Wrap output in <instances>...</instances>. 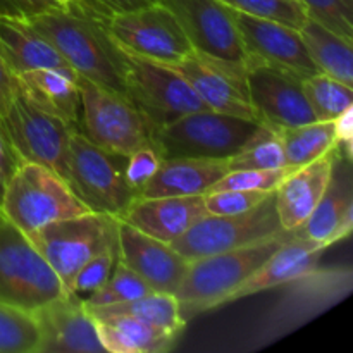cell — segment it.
<instances>
[{
	"label": "cell",
	"mask_w": 353,
	"mask_h": 353,
	"mask_svg": "<svg viewBox=\"0 0 353 353\" xmlns=\"http://www.w3.org/2000/svg\"><path fill=\"white\" fill-rule=\"evenodd\" d=\"M26 23L54 45L79 78L126 97L124 50L109 34L105 19L79 0H68Z\"/></svg>",
	"instance_id": "obj_1"
},
{
	"label": "cell",
	"mask_w": 353,
	"mask_h": 353,
	"mask_svg": "<svg viewBox=\"0 0 353 353\" xmlns=\"http://www.w3.org/2000/svg\"><path fill=\"white\" fill-rule=\"evenodd\" d=\"M292 238V231H281L245 247L190 261L185 278L174 292L183 319L188 323L199 314L224 305L228 295Z\"/></svg>",
	"instance_id": "obj_2"
},
{
	"label": "cell",
	"mask_w": 353,
	"mask_h": 353,
	"mask_svg": "<svg viewBox=\"0 0 353 353\" xmlns=\"http://www.w3.org/2000/svg\"><path fill=\"white\" fill-rule=\"evenodd\" d=\"M281 286L285 292L245 350H261L274 343L347 299L353 288V272L350 268L321 269L317 265Z\"/></svg>",
	"instance_id": "obj_3"
},
{
	"label": "cell",
	"mask_w": 353,
	"mask_h": 353,
	"mask_svg": "<svg viewBox=\"0 0 353 353\" xmlns=\"http://www.w3.org/2000/svg\"><path fill=\"white\" fill-rule=\"evenodd\" d=\"M3 216L24 234L55 221L92 212L68 181L37 162H21L0 200Z\"/></svg>",
	"instance_id": "obj_4"
},
{
	"label": "cell",
	"mask_w": 353,
	"mask_h": 353,
	"mask_svg": "<svg viewBox=\"0 0 353 353\" xmlns=\"http://www.w3.org/2000/svg\"><path fill=\"white\" fill-rule=\"evenodd\" d=\"M126 157L97 147L81 131L69 138L64 179L92 212L119 219L140 193L126 179Z\"/></svg>",
	"instance_id": "obj_5"
},
{
	"label": "cell",
	"mask_w": 353,
	"mask_h": 353,
	"mask_svg": "<svg viewBox=\"0 0 353 353\" xmlns=\"http://www.w3.org/2000/svg\"><path fill=\"white\" fill-rule=\"evenodd\" d=\"M259 126L257 121L200 109L155 128L152 145L162 159H230Z\"/></svg>",
	"instance_id": "obj_6"
},
{
	"label": "cell",
	"mask_w": 353,
	"mask_h": 353,
	"mask_svg": "<svg viewBox=\"0 0 353 353\" xmlns=\"http://www.w3.org/2000/svg\"><path fill=\"white\" fill-rule=\"evenodd\" d=\"M117 224L119 219L109 214L86 212L55 221L26 236L57 274L65 295H71L79 269L107 248L117 247Z\"/></svg>",
	"instance_id": "obj_7"
},
{
	"label": "cell",
	"mask_w": 353,
	"mask_h": 353,
	"mask_svg": "<svg viewBox=\"0 0 353 353\" xmlns=\"http://www.w3.org/2000/svg\"><path fill=\"white\" fill-rule=\"evenodd\" d=\"M62 295L57 274L0 210V302L33 312Z\"/></svg>",
	"instance_id": "obj_8"
},
{
	"label": "cell",
	"mask_w": 353,
	"mask_h": 353,
	"mask_svg": "<svg viewBox=\"0 0 353 353\" xmlns=\"http://www.w3.org/2000/svg\"><path fill=\"white\" fill-rule=\"evenodd\" d=\"M79 131L92 143L123 157L150 143L155 128L126 97L85 78H79Z\"/></svg>",
	"instance_id": "obj_9"
},
{
	"label": "cell",
	"mask_w": 353,
	"mask_h": 353,
	"mask_svg": "<svg viewBox=\"0 0 353 353\" xmlns=\"http://www.w3.org/2000/svg\"><path fill=\"white\" fill-rule=\"evenodd\" d=\"M124 93L126 99L159 128L185 114L207 109L190 83L162 62L124 50Z\"/></svg>",
	"instance_id": "obj_10"
},
{
	"label": "cell",
	"mask_w": 353,
	"mask_h": 353,
	"mask_svg": "<svg viewBox=\"0 0 353 353\" xmlns=\"http://www.w3.org/2000/svg\"><path fill=\"white\" fill-rule=\"evenodd\" d=\"M274 192L247 212L234 216L207 214L169 245L190 262L276 236L285 230L276 210Z\"/></svg>",
	"instance_id": "obj_11"
},
{
	"label": "cell",
	"mask_w": 353,
	"mask_h": 353,
	"mask_svg": "<svg viewBox=\"0 0 353 353\" xmlns=\"http://www.w3.org/2000/svg\"><path fill=\"white\" fill-rule=\"evenodd\" d=\"M2 124L23 161L37 162L64 178L68 168L69 138L72 131L78 130L61 117L34 107L21 93L17 81L16 92Z\"/></svg>",
	"instance_id": "obj_12"
},
{
	"label": "cell",
	"mask_w": 353,
	"mask_h": 353,
	"mask_svg": "<svg viewBox=\"0 0 353 353\" xmlns=\"http://www.w3.org/2000/svg\"><path fill=\"white\" fill-rule=\"evenodd\" d=\"M105 24L123 50L150 61L172 64L193 52L179 21L164 3L117 14L105 19Z\"/></svg>",
	"instance_id": "obj_13"
},
{
	"label": "cell",
	"mask_w": 353,
	"mask_h": 353,
	"mask_svg": "<svg viewBox=\"0 0 353 353\" xmlns=\"http://www.w3.org/2000/svg\"><path fill=\"white\" fill-rule=\"evenodd\" d=\"M161 3L179 21L193 52L247 69L250 59L234 23L233 9L221 0H161Z\"/></svg>",
	"instance_id": "obj_14"
},
{
	"label": "cell",
	"mask_w": 353,
	"mask_h": 353,
	"mask_svg": "<svg viewBox=\"0 0 353 353\" xmlns=\"http://www.w3.org/2000/svg\"><path fill=\"white\" fill-rule=\"evenodd\" d=\"M245 78L250 103L261 124L288 128L316 121L299 76L264 62L250 61Z\"/></svg>",
	"instance_id": "obj_15"
},
{
	"label": "cell",
	"mask_w": 353,
	"mask_h": 353,
	"mask_svg": "<svg viewBox=\"0 0 353 353\" xmlns=\"http://www.w3.org/2000/svg\"><path fill=\"white\" fill-rule=\"evenodd\" d=\"M168 65L190 83L207 109L261 123L248 97L247 69L214 61L199 52H192Z\"/></svg>",
	"instance_id": "obj_16"
},
{
	"label": "cell",
	"mask_w": 353,
	"mask_h": 353,
	"mask_svg": "<svg viewBox=\"0 0 353 353\" xmlns=\"http://www.w3.org/2000/svg\"><path fill=\"white\" fill-rule=\"evenodd\" d=\"M353 230L352 147L334 145L330 181L309 219L292 231L295 238L331 247L350 236Z\"/></svg>",
	"instance_id": "obj_17"
},
{
	"label": "cell",
	"mask_w": 353,
	"mask_h": 353,
	"mask_svg": "<svg viewBox=\"0 0 353 353\" xmlns=\"http://www.w3.org/2000/svg\"><path fill=\"white\" fill-rule=\"evenodd\" d=\"M233 16L250 61L274 65L300 79L321 72L307 52L300 30L238 10H233Z\"/></svg>",
	"instance_id": "obj_18"
},
{
	"label": "cell",
	"mask_w": 353,
	"mask_h": 353,
	"mask_svg": "<svg viewBox=\"0 0 353 353\" xmlns=\"http://www.w3.org/2000/svg\"><path fill=\"white\" fill-rule=\"evenodd\" d=\"M38 326L37 353H103L95 319L78 295H62L33 312Z\"/></svg>",
	"instance_id": "obj_19"
},
{
	"label": "cell",
	"mask_w": 353,
	"mask_h": 353,
	"mask_svg": "<svg viewBox=\"0 0 353 353\" xmlns=\"http://www.w3.org/2000/svg\"><path fill=\"white\" fill-rule=\"evenodd\" d=\"M117 259L154 292L171 295L181 285L190 264L169 243L155 240L121 219L117 224Z\"/></svg>",
	"instance_id": "obj_20"
},
{
	"label": "cell",
	"mask_w": 353,
	"mask_h": 353,
	"mask_svg": "<svg viewBox=\"0 0 353 353\" xmlns=\"http://www.w3.org/2000/svg\"><path fill=\"white\" fill-rule=\"evenodd\" d=\"M203 216V195L138 196L119 219L155 240L172 243Z\"/></svg>",
	"instance_id": "obj_21"
},
{
	"label": "cell",
	"mask_w": 353,
	"mask_h": 353,
	"mask_svg": "<svg viewBox=\"0 0 353 353\" xmlns=\"http://www.w3.org/2000/svg\"><path fill=\"white\" fill-rule=\"evenodd\" d=\"M334 147L323 157L296 168L276 188V210L285 231L302 226L319 203L331 174Z\"/></svg>",
	"instance_id": "obj_22"
},
{
	"label": "cell",
	"mask_w": 353,
	"mask_h": 353,
	"mask_svg": "<svg viewBox=\"0 0 353 353\" xmlns=\"http://www.w3.org/2000/svg\"><path fill=\"white\" fill-rule=\"evenodd\" d=\"M21 93L38 109L57 116L79 131L81 90L72 69H33L16 76Z\"/></svg>",
	"instance_id": "obj_23"
},
{
	"label": "cell",
	"mask_w": 353,
	"mask_h": 353,
	"mask_svg": "<svg viewBox=\"0 0 353 353\" xmlns=\"http://www.w3.org/2000/svg\"><path fill=\"white\" fill-rule=\"evenodd\" d=\"M324 250L326 247L321 243L293 236L292 240L283 243L250 278L245 279L231 295H228L224 303L247 299L265 290L279 288L285 283L302 276L303 272L312 271L319 265L321 254Z\"/></svg>",
	"instance_id": "obj_24"
},
{
	"label": "cell",
	"mask_w": 353,
	"mask_h": 353,
	"mask_svg": "<svg viewBox=\"0 0 353 353\" xmlns=\"http://www.w3.org/2000/svg\"><path fill=\"white\" fill-rule=\"evenodd\" d=\"M228 171V159H162L140 196L205 195Z\"/></svg>",
	"instance_id": "obj_25"
},
{
	"label": "cell",
	"mask_w": 353,
	"mask_h": 353,
	"mask_svg": "<svg viewBox=\"0 0 353 353\" xmlns=\"http://www.w3.org/2000/svg\"><path fill=\"white\" fill-rule=\"evenodd\" d=\"M0 57L14 76L33 69H71L54 45L26 21L0 19Z\"/></svg>",
	"instance_id": "obj_26"
},
{
	"label": "cell",
	"mask_w": 353,
	"mask_h": 353,
	"mask_svg": "<svg viewBox=\"0 0 353 353\" xmlns=\"http://www.w3.org/2000/svg\"><path fill=\"white\" fill-rule=\"evenodd\" d=\"M97 333L109 353H164L179 334L130 316L97 317Z\"/></svg>",
	"instance_id": "obj_27"
},
{
	"label": "cell",
	"mask_w": 353,
	"mask_h": 353,
	"mask_svg": "<svg viewBox=\"0 0 353 353\" xmlns=\"http://www.w3.org/2000/svg\"><path fill=\"white\" fill-rule=\"evenodd\" d=\"M307 52L321 72L353 86V43L307 17L300 26Z\"/></svg>",
	"instance_id": "obj_28"
},
{
	"label": "cell",
	"mask_w": 353,
	"mask_h": 353,
	"mask_svg": "<svg viewBox=\"0 0 353 353\" xmlns=\"http://www.w3.org/2000/svg\"><path fill=\"white\" fill-rule=\"evenodd\" d=\"M85 307L93 319L107 316H130L164 327L174 334L181 333L186 326V321L183 319L181 310H179V302L171 293L150 292L128 302Z\"/></svg>",
	"instance_id": "obj_29"
},
{
	"label": "cell",
	"mask_w": 353,
	"mask_h": 353,
	"mask_svg": "<svg viewBox=\"0 0 353 353\" xmlns=\"http://www.w3.org/2000/svg\"><path fill=\"white\" fill-rule=\"evenodd\" d=\"M272 128V126H271ZM290 168H302L326 155L336 145L334 121H314L300 126L274 128Z\"/></svg>",
	"instance_id": "obj_30"
},
{
	"label": "cell",
	"mask_w": 353,
	"mask_h": 353,
	"mask_svg": "<svg viewBox=\"0 0 353 353\" xmlns=\"http://www.w3.org/2000/svg\"><path fill=\"white\" fill-rule=\"evenodd\" d=\"M302 88L316 121H336L353 105V86L324 72L303 78Z\"/></svg>",
	"instance_id": "obj_31"
},
{
	"label": "cell",
	"mask_w": 353,
	"mask_h": 353,
	"mask_svg": "<svg viewBox=\"0 0 353 353\" xmlns=\"http://www.w3.org/2000/svg\"><path fill=\"white\" fill-rule=\"evenodd\" d=\"M286 155L274 128L261 124L254 137L228 159L230 171L240 169H279L286 168Z\"/></svg>",
	"instance_id": "obj_32"
},
{
	"label": "cell",
	"mask_w": 353,
	"mask_h": 353,
	"mask_svg": "<svg viewBox=\"0 0 353 353\" xmlns=\"http://www.w3.org/2000/svg\"><path fill=\"white\" fill-rule=\"evenodd\" d=\"M38 326L33 314L0 302V353H37Z\"/></svg>",
	"instance_id": "obj_33"
},
{
	"label": "cell",
	"mask_w": 353,
	"mask_h": 353,
	"mask_svg": "<svg viewBox=\"0 0 353 353\" xmlns=\"http://www.w3.org/2000/svg\"><path fill=\"white\" fill-rule=\"evenodd\" d=\"M150 292H154V290L137 272L131 271L126 264H123L117 259L109 279L99 290L90 293L88 299H83V302H85V305H110V303H121L138 299V296L147 295Z\"/></svg>",
	"instance_id": "obj_34"
},
{
	"label": "cell",
	"mask_w": 353,
	"mask_h": 353,
	"mask_svg": "<svg viewBox=\"0 0 353 353\" xmlns=\"http://www.w3.org/2000/svg\"><path fill=\"white\" fill-rule=\"evenodd\" d=\"M221 2L238 12L278 21L296 30H300L307 19L305 9L299 0H221Z\"/></svg>",
	"instance_id": "obj_35"
},
{
	"label": "cell",
	"mask_w": 353,
	"mask_h": 353,
	"mask_svg": "<svg viewBox=\"0 0 353 353\" xmlns=\"http://www.w3.org/2000/svg\"><path fill=\"white\" fill-rule=\"evenodd\" d=\"M307 17L353 43V0H299Z\"/></svg>",
	"instance_id": "obj_36"
},
{
	"label": "cell",
	"mask_w": 353,
	"mask_h": 353,
	"mask_svg": "<svg viewBox=\"0 0 353 353\" xmlns=\"http://www.w3.org/2000/svg\"><path fill=\"white\" fill-rule=\"evenodd\" d=\"M295 168L279 169H240V171H228L223 178L210 188L214 190H259V192H274L279 183L290 174Z\"/></svg>",
	"instance_id": "obj_37"
},
{
	"label": "cell",
	"mask_w": 353,
	"mask_h": 353,
	"mask_svg": "<svg viewBox=\"0 0 353 353\" xmlns=\"http://www.w3.org/2000/svg\"><path fill=\"white\" fill-rule=\"evenodd\" d=\"M271 192L259 190H214L203 195L207 214L234 216L257 207Z\"/></svg>",
	"instance_id": "obj_38"
},
{
	"label": "cell",
	"mask_w": 353,
	"mask_h": 353,
	"mask_svg": "<svg viewBox=\"0 0 353 353\" xmlns=\"http://www.w3.org/2000/svg\"><path fill=\"white\" fill-rule=\"evenodd\" d=\"M117 261V247L107 248L102 254L90 259L85 265L78 271L74 281H72L71 295H90L99 290L103 283L112 274V269Z\"/></svg>",
	"instance_id": "obj_39"
},
{
	"label": "cell",
	"mask_w": 353,
	"mask_h": 353,
	"mask_svg": "<svg viewBox=\"0 0 353 353\" xmlns=\"http://www.w3.org/2000/svg\"><path fill=\"white\" fill-rule=\"evenodd\" d=\"M162 157L157 152V148L150 143L143 145L138 150H134L133 154L126 157V179L130 181V185L137 190L138 193L141 192L145 185L150 181L152 176L155 174V171L159 169Z\"/></svg>",
	"instance_id": "obj_40"
},
{
	"label": "cell",
	"mask_w": 353,
	"mask_h": 353,
	"mask_svg": "<svg viewBox=\"0 0 353 353\" xmlns=\"http://www.w3.org/2000/svg\"><path fill=\"white\" fill-rule=\"evenodd\" d=\"M61 0H0V19L28 21L30 17L59 7Z\"/></svg>",
	"instance_id": "obj_41"
},
{
	"label": "cell",
	"mask_w": 353,
	"mask_h": 353,
	"mask_svg": "<svg viewBox=\"0 0 353 353\" xmlns=\"http://www.w3.org/2000/svg\"><path fill=\"white\" fill-rule=\"evenodd\" d=\"M79 2L102 19H109L117 14L133 12V10L155 6V3H161V0H79Z\"/></svg>",
	"instance_id": "obj_42"
},
{
	"label": "cell",
	"mask_w": 353,
	"mask_h": 353,
	"mask_svg": "<svg viewBox=\"0 0 353 353\" xmlns=\"http://www.w3.org/2000/svg\"><path fill=\"white\" fill-rule=\"evenodd\" d=\"M23 159L14 148L12 141L7 137V131L3 124L0 123V200H2L3 192H6L7 183L10 181L16 169L19 168Z\"/></svg>",
	"instance_id": "obj_43"
},
{
	"label": "cell",
	"mask_w": 353,
	"mask_h": 353,
	"mask_svg": "<svg viewBox=\"0 0 353 353\" xmlns=\"http://www.w3.org/2000/svg\"><path fill=\"white\" fill-rule=\"evenodd\" d=\"M14 92H16V76L10 71L9 65L3 62V59L0 57V123H2L7 109H9Z\"/></svg>",
	"instance_id": "obj_44"
},
{
	"label": "cell",
	"mask_w": 353,
	"mask_h": 353,
	"mask_svg": "<svg viewBox=\"0 0 353 353\" xmlns=\"http://www.w3.org/2000/svg\"><path fill=\"white\" fill-rule=\"evenodd\" d=\"M334 126H336V143L352 147V137H353L352 109L347 110L345 114H341V116L334 121Z\"/></svg>",
	"instance_id": "obj_45"
},
{
	"label": "cell",
	"mask_w": 353,
	"mask_h": 353,
	"mask_svg": "<svg viewBox=\"0 0 353 353\" xmlns=\"http://www.w3.org/2000/svg\"><path fill=\"white\" fill-rule=\"evenodd\" d=\"M61 2H68V0H61Z\"/></svg>",
	"instance_id": "obj_46"
}]
</instances>
